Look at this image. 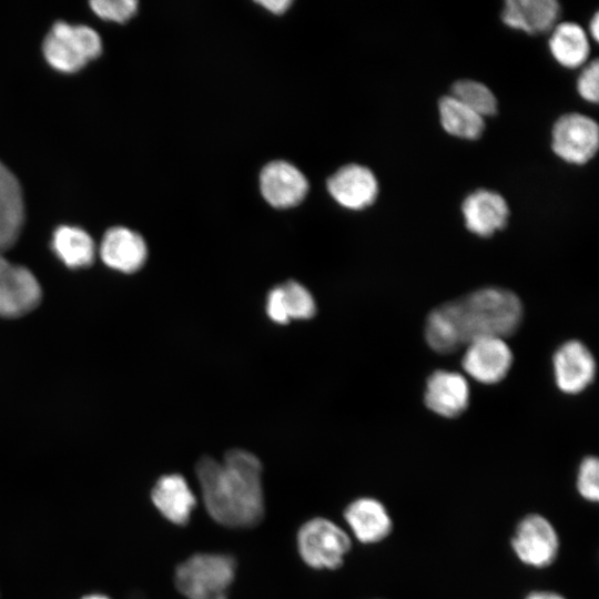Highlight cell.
I'll return each instance as SVG.
<instances>
[{
	"mask_svg": "<svg viewBox=\"0 0 599 599\" xmlns=\"http://www.w3.org/2000/svg\"><path fill=\"white\" fill-rule=\"evenodd\" d=\"M522 305L512 292L500 287L477 290L432 311L425 338L432 349L449 354L480 337L504 338L517 331Z\"/></svg>",
	"mask_w": 599,
	"mask_h": 599,
	"instance_id": "cell-1",
	"label": "cell"
},
{
	"mask_svg": "<svg viewBox=\"0 0 599 599\" xmlns=\"http://www.w3.org/2000/svg\"><path fill=\"white\" fill-rule=\"evenodd\" d=\"M262 464L253 454L234 448L222 461L203 456L195 474L209 516L232 529L253 528L265 514Z\"/></svg>",
	"mask_w": 599,
	"mask_h": 599,
	"instance_id": "cell-2",
	"label": "cell"
},
{
	"mask_svg": "<svg viewBox=\"0 0 599 599\" xmlns=\"http://www.w3.org/2000/svg\"><path fill=\"white\" fill-rule=\"evenodd\" d=\"M236 568L230 554L197 552L176 567L174 583L186 599H229Z\"/></svg>",
	"mask_w": 599,
	"mask_h": 599,
	"instance_id": "cell-3",
	"label": "cell"
},
{
	"mask_svg": "<svg viewBox=\"0 0 599 599\" xmlns=\"http://www.w3.org/2000/svg\"><path fill=\"white\" fill-rule=\"evenodd\" d=\"M296 546L305 565L317 570H335L343 566L352 548L348 534L334 521L314 517L297 530Z\"/></svg>",
	"mask_w": 599,
	"mask_h": 599,
	"instance_id": "cell-4",
	"label": "cell"
},
{
	"mask_svg": "<svg viewBox=\"0 0 599 599\" xmlns=\"http://www.w3.org/2000/svg\"><path fill=\"white\" fill-rule=\"evenodd\" d=\"M509 544L516 559L532 569L552 566L560 552L555 525L539 512H528L517 521Z\"/></svg>",
	"mask_w": 599,
	"mask_h": 599,
	"instance_id": "cell-5",
	"label": "cell"
},
{
	"mask_svg": "<svg viewBox=\"0 0 599 599\" xmlns=\"http://www.w3.org/2000/svg\"><path fill=\"white\" fill-rule=\"evenodd\" d=\"M101 52L99 34L87 26L53 24L43 41L47 61L57 70L74 72Z\"/></svg>",
	"mask_w": 599,
	"mask_h": 599,
	"instance_id": "cell-6",
	"label": "cell"
},
{
	"mask_svg": "<svg viewBox=\"0 0 599 599\" xmlns=\"http://www.w3.org/2000/svg\"><path fill=\"white\" fill-rule=\"evenodd\" d=\"M599 146V128L588 115L570 112L560 115L551 129V150L562 161L583 165Z\"/></svg>",
	"mask_w": 599,
	"mask_h": 599,
	"instance_id": "cell-7",
	"label": "cell"
},
{
	"mask_svg": "<svg viewBox=\"0 0 599 599\" xmlns=\"http://www.w3.org/2000/svg\"><path fill=\"white\" fill-rule=\"evenodd\" d=\"M512 353L499 337H480L467 344L461 365L464 370L483 384H496L509 372Z\"/></svg>",
	"mask_w": 599,
	"mask_h": 599,
	"instance_id": "cell-8",
	"label": "cell"
},
{
	"mask_svg": "<svg viewBox=\"0 0 599 599\" xmlns=\"http://www.w3.org/2000/svg\"><path fill=\"white\" fill-rule=\"evenodd\" d=\"M40 298L41 288L34 275L0 254V316H21L32 311Z\"/></svg>",
	"mask_w": 599,
	"mask_h": 599,
	"instance_id": "cell-9",
	"label": "cell"
},
{
	"mask_svg": "<svg viewBox=\"0 0 599 599\" xmlns=\"http://www.w3.org/2000/svg\"><path fill=\"white\" fill-rule=\"evenodd\" d=\"M460 209L466 229L479 237H489L504 230L510 215L506 199L488 189L467 194Z\"/></svg>",
	"mask_w": 599,
	"mask_h": 599,
	"instance_id": "cell-10",
	"label": "cell"
},
{
	"mask_svg": "<svg viewBox=\"0 0 599 599\" xmlns=\"http://www.w3.org/2000/svg\"><path fill=\"white\" fill-rule=\"evenodd\" d=\"M343 517L356 540L364 545L383 542L394 529L387 507L370 496L357 497L348 502Z\"/></svg>",
	"mask_w": 599,
	"mask_h": 599,
	"instance_id": "cell-11",
	"label": "cell"
},
{
	"mask_svg": "<svg viewBox=\"0 0 599 599\" xmlns=\"http://www.w3.org/2000/svg\"><path fill=\"white\" fill-rule=\"evenodd\" d=\"M333 199L342 206L359 211L372 205L378 195L375 174L361 164H347L335 172L327 181Z\"/></svg>",
	"mask_w": 599,
	"mask_h": 599,
	"instance_id": "cell-12",
	"label": "cell"
},
{
	"mask_svg": "<svg viewBox=\"0 0 599 599\" xmlns=\"http://www.w3.org/2000/svg\"><path fill=\"white\" fill-rule=\"evenodd\" d=\"M554 373L561 392L578 394L593 380L596 362L581 342L568 341L554 355Z\"/></svg>",
	"mask_w": 599,
	"mask_h": 599,
	"instance_id": "cell-13",
	"label": "cell"
},
{
	"mask_svg": "<svg viewBox=\"0 0 599 599\" xmlns=\"http://www.w3.org/2000/svg\"><path fill=\"white\" fill-rule=\"evenodd\" d=\"M260 181L264 199L278 209L297 205L308 189L307 181L300 170L284 161L268 163L263 169Z\"/></svg>",
	"mask_w": 599,
	"mask_h": 599,
	"instance_id": "cell-14",
	"label": "cell"
},
{
	"mask_svg": "<svg viewBox=\"0 0 599 599\" xmlns=\"http://www.w3.org/2000/svg\"><path fill=\"white\" fill-rule=\"evenodd\" d=\"M424 400L435 414L447 418L457 417L468 406V383L457 372L436 370L427 379Z\"/></svg>",
	"mask_w": 599,
	"mask_h": 599,
	"instance_id": "cell-15",
	"label": "cell"
},
{
	"mask_svg": "<svg viewBox=\"0 0 599 599\" xmlns=\"http://www.w3.org/2000/svg\"><path fill=\"white\" fill-rule=\"evenodd\" d=\"M560 12L556 0H507L500 17L507 27L537 35L551 31Z\"/></svg>",
	"mask_w": 599,
	"mask_h": 599,
	"instance_id": "cell-16",
	"label": "cell"
},
{
	"mask_svg": "<svg viewBox=\"0 0 599 599\" xmlns=\"http://www.w3.org/2000/svg\"><path fill=\"white\" fill-rule=\"evenodd\" d=\"M151 497L165 519L182 527L190 522L197 505L196 496L185 477L180 474H169L159 478Z\"/></svg>",
	"mask_w": 599,
	"mask_h": 599,
	"instance_id": "cell-17",
	"label": "cell"
},
{
	"mask_svg": "<svg viewBox=\"0 0 599 599\" xmlns=\"http://www.w3.org/2000/svg\"><path fill=\"white\" fill-rule=\"evenodd\" d=\"M100 253L108 266L123 273H133L144 264L148 250L138 233L118 226L104 234Z\"/></svg>",
	"mask_w": 599,
	"mask_h": 599,
	"instance_id": "cell-18",
	"label": "cell"
},
{
	"mask_svg": "<svg viewBox=\"0 0 599 599\" xmlns=\"http://www.w3.org/2000/svg\"><path fill=\"white\" fill-rule=\"evenodd\" d=\"M23 216L20 184L13 173L0 162V254L18 240Z\"/></svg>",
	"mask_w": 599,
	"mask_h": 599,
	"instance_id": "cell-19",
	"label": "cell"
},
{
	"mask_svg": "<svg viewBox=\"0 0 599 599\" xmlns=\"http://www.w3.org/2000/svg\"><path fill=\"white\" fill-rule=\"evenodd\" d=\"M554 59L564 68L576 69L589 57L590 44L586 31L576 22L557 23L548 41Z\"/></svg>",
	"mask_w": 599,
	"mask_h": 599,
	"instance_id": "cell-20",
	"label": "cell"
},
{
	"mask_svg": "<svg viewBox=\"0 0 599 599\" xmlns=\"http://www.w3.org/2000/svg\"><path fill=\"white\" fill-rule=\"evenodd\" d=\"M441 128L446 133L463 140H477L485 130V120L451 95L438 101Z\"/></svg>",
	"mask_w": 599,
	"mask_h": 599,
	"instance_id": "cell-21",
	"label": "cell"
},
{
	"mask_svg": "<svg viewBox=\"0 0 599 599\" xmlns=\"http://www.w3.org/2000/svg\"><path fill=\"white\" fill-rule=\"evenodd\" d=\"M52 247L70 267H84L94 258V243L90 235L75 226L63 225L53 233Z\"/></svg>",
	"mask_w": 599,
	"mask_h": 599,
	"instance_id": "cell-22",
	"label": "cell"
},
{
	"mask_svg": "<svg viewBox=\"0 0 599 599\" xmlns=\"http://www.w3.org/2000/svg\"><path fill=\"white\" fill-rule=\"evenodd\" d=\"M449 95L483 118L493 116L497 113L498 103L495 94L486 84L479 81L471 79L457 80L451 84Z\"/></svg>",
	"mask_w": 599,
	"mask_h": 599,
	"instance_id": "cell-23",
	"label": "cell"
},
{
	"mask_svg": "<svg viewBox=\"0 0 599 599\" xmlns=\"http://www.w3.org/2000/svg\"><path fill=\"white\" fill-rule=\"evenodd\" d=\"M280 286L290 319H307L313 317L316 306L313 296L306 287L296 281H287Z\"/></svg>",
	"mask_w": 599,
	"mask_h": 599,
	"instance_id": "cell-24",
	"label": "cell"
},
{
	"mask_svg": "<svg viewBox=\"0 0 599 599\" xmlns=\"http://www.w3.org/2000/svg\"><path fill=\"white\" fill-rule=\"evenodd\" d=\"M578 496L589 502L599 500V461L595 456H586L580 461L575 483Z\"/></svg>",
	"mask_w": 599,
	"mask_h": 599,
	"instance_id": "cell-25",
	"label": "cell"
},
{
	"mask_svg": "<svg viewBox=\"0 0 599 599\" xmlns=\"http://www.w3.org/2000/svg\"><path fill=\"white\" fill-rule=\"evenodd\" d=\"M134 0H94L91 7L103 19L123 22L130 19L136 11Z\"/></svg>",
	"mask_w": 599,
	"mask_h": 599,
	"instance_id": "cell-26",
	"label": "cell"
},
{
	"mask_svg": "<svg viewBox=\"0 0 599 599\" xmlns=\"http://www.w3.org/2000/svg\"><path fill=\"white\" fill-rule=\"evenodd\" d=\"M598 77L599 62L597 59L590 61L587 67L580 72L577 79V91L579 95L587 102H598Z\"/></svg>",
	"mask_w": 599,
	"mask_h": 599,
	"instance_id": "cell-27",
	"label": "cell"
},
{
	"mask_svg": "<svg viewBox=\"0 0 599 599\" xmlns=\"http://www.w3.org/2000/svg\"><path fill=\"white\" fill-rule=\"evenodd\" d=\"M266 313L268 317L277 324H285L290 321L281 286L274 287L268 293L266 301Z\"/></svg>",
	"mask_w": 599,
	"mask_h": 599,
	"instance_id": "cell-28",
	"label": "cell"
},
{
	"mask_svg": "<svg viewBox=\"0 0 599 599\" xmlns=\"http://www.w3.org/2000/svg\"><path fill=\"white\" fill-rule=\"evenodd\" d=\"M524 599H567L562 593L550 589H536L526 593Z\"/></svg>",
	"mask_w": 599,
	"mask_h": 599,
	"instance_id": "cell-29",
	"label": "cell"
},
{
	"mask_svg": "<svg viewBox=\"0 0 599 599\" xmlns=\"http://www.w3.org/2000/svg\"><path fill=\"white\" fill-rule=\"evenodd\" d=\"M261 6H263L268 11L281 14L283 13L291 4V1L287 0H267V1H258Z\"/></svg>",
	"mask_w": 599,
	"mask_h": 599,
	"instance_id": "cell-30",
	"label": "cell"
},
{
	"mask_svg": "<svg viewBox=\"0 0 599 599\" xmlns=\"http://www.w3.org/2000/svg\"><path fill=\"white\" fill-rule=\"evenodd\" d=\"M589 31L591 34V38L597 42L598 35H599V14L598 12H595L592 16L590 22H589Z\"/></svg>",
	"mask_w": 599,
	"mask_h": 599,
	"instance_id": "cell-31",
	"label": "cell"
},
{
	"mask_svg": "<svg viewBox=\"0 0 599 599\" xmlns=\"http://www.w3.org/2000/svg\"><path fill=\"white\" fill-rule=\"evenodd\" d=\"M84 599H108L106 597H103V596H89V597H85Z\"/></svg>",
	"mask_w": 599,
	"mask_h": 599,
	"instance_id": "cell-32",
	"label": "cell"
}]
</instances>
